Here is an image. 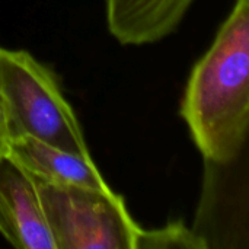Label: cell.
Segmentation results:
<instances>
[{
    "instance_id": "cell-2",
    "label": "cell",
    "mask_w": 249,
    "mask_h": 249,
    "mask_svg": "<svg viewBox=\"0 0 249 249\" xmlns=\"http://www.w3.org/2000/svg\"><path fill=\"white\" fill-rule=\"evenodd\" d=\"M0 95L10 137L26 134L69 152L90 155L55 76L29 53L0 47Z\"/></svg>"
},
{
    "instance_id": "cell-8",
    "label": "cell",
    "mask_w": 249,
    "mask_h": 249,
    "mask_svg": "<svg viewBox=\"0 0 249 249\" xmlns=\"http://www.w3.org/2000/svg\"><path fill=\"white\" fill-rule=\"evenodd\" d=\"M9 139H10L9 121H7V114H6V108H4L3 98L0 95V159L7 155Z\"/></svg>"
},
{
    "instance_id": "cell-1",
    "label": "cell",
    "mask_w": 249,
    "mask_h": 249,
    "mask_svg": "<svg viewBox=\"0 0 249 249\" xmlns=\"http://www.w3.org/2000/svg\"><path fill=\"white\" fill-rule=\"evenodd\" d=\"M181 117L204 160L238 162L249 128V0H235L213 44L194 66Z\"/></svg>"
},
{
    "instance_id": "cell-3",
    "label": "cell",
    "mask_w": 249,
    "mask_h": 249,
    "mask_svg": "<svg viewBox=\"0 0 249 249\" xmlns=\"http://www.w3.org/2000/svg\"><path fill=\"white\" fill-rule=\"evenodd\" d=\"M38 190L57 249H136L142 228L112 188L38 182Z\"/></svg>"
},
{
    "instance_id": "cell-5",
    "label": "cell",
    "mask_w": 249,
    "mask_h": 249,
    "mask_svg": "<svg viewBox=\"0 0 249 249\" xmlns=\"http://www.w3.org/2000/svg\"><path fill=\"white\" fill-rule=\"evenodd\" d=\"M6 156L38 182L101 190L111 188L90 155L69 152L26 134L9 139Z\"/></svg>"
},
{
    "instance_id": "cell-7",
    "label": "cell",
    "mask_w": 249,
    "mask_h": 249,
    "mask_svg": "<svg viewBox=\"0 0 249 249\" xmlns=\"http://www.w3.org/2000/svg\"><path fill=\"white\" fill-rule=\"evenodd\" d=\"M207 249L206 241L182 220L158 229H140L136 249Z\"/></svg>"
},
{
    "instance_id": "cell-4",
    "label": "cell",
    "mask_w": 249,
    "mask_h": 249,
    "mask_svg": "<svg viewBox=\"0 0 249 249\" xmlns=\"http://www.w3.org/2000/svg\"><path fill=\"white\" fill-rule=\"evenodd\" d=\"M0 233L15 248L57 249L36 179L7 156L0 159Z\"/></svg>"
},
{
    "instance_id": "cell-6",
    "label": "cell",
    "mask_w": 249,
    "mask_h": 249,
    "mask_svg": "<svg viewBox=\"0 0 249 249\" xmlns=\"http://www.w3.org/2000/svg\"><path fill=\"white\" fill-rule=\"evenodd\" d=\"M196 0H105L109 34L123 45H146L172 34Z\"/></svg>"
}]
</instances>
